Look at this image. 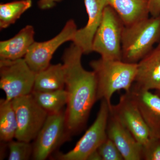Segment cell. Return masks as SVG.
I'll return each mask as SVG.
<instances>
[{
	"mask_svg": "<svg viewBox=\"0 0 160 160\" xmlns=\"http://www.w3.org/2000/svg\"><path fill=\"white\" fill-rule=\"evenodd\" d=\"M66 112L49 113L33 145L32 158L46 159L62 142L66 135Z\"/></svg>",
	"mask_w": 160,
	"mask_h": 160,
	"instance_id": "cell-9",
	"label": "cell"
},
{
	"mask_svg": "<svg viewBox=\"0 0 160 160\" xmlns=\"http://www.w3.org/2000/svg\"><path fill=\"white\" fill-rule=\"evenodd\" d=\"M129 93L152 136L160 138V96L150 90L138 89L132 86Z\"/></svg>",
	"mask_w": 160,
	"mask_h": 160,
	"instance_id": "cell-13",
	"label": "cell"
},
{
	"mask_svg": "<svg viewBox=\"0 0 160 160\" xmlns=\"http://www.w3.org/2000/svg\"><path fill=\"white\" fill-rule=\"evenodd\" d=\"M32 6V0H16L0 4V29L14 24Z\"/></svg>",
	"mask_w": 160,
	"mask_h": 160,
	"instance_id": "cell-20",
	"label": "cell"
},
{
	"mask_svg": "<svg viewBox=\"0 0 160 160\" xmlns=\"http://www.w3.org/2000/svg\"><path fill=\"white\" fill-rule=\"evenodd\" d=\"M143 160H160V138L153 137L143 146Z\"/></svg>",
	"mask_w": 160,
	"mask_h": 160,
	"instance_id": "cell-23",
	"label": "cell"
},
{
	"mask_svg": "<svg viewBox=\"0 0 160 160\" xmlns=\"http://www.w3.org/2000/svg\"><path fill=\"white\" fill-rule=\"evenodd\" d=\"M63 0H39L38 6L40 9L46 10L51 9L56 5L58 3L62 2Z\"/></svg>",
	"mask_w": 160,
	"mask_h": 160,
	"instance_id": "cell-25",
	"label": "cell"
},
{
	"mask_svg": "<svg viewBox=\"0 0 160 160\" xmlns=\"http://www.w3.org/2000/svg\"><path fill=\"white\" fill-rule=\"evenodd\" d=\"M156 93L160 96V86L158 87L157 89H156Z\"/></svg>",
	"mask_w": 160,
	"mask_h": 160,
	"instance_id": "cell-27",
	"label": "cell"
},
{
	"mask_svg": "<svg viewBox=\"0 0 160 160\" xmlns=\"http://www.w3.org/2000/svg\"><path fill=\"white\" fill-rule=\"evenodd\" d=\"M87 160H103L98 150L92 152L87 158Z\"/></svg>",
	"mask_w": 160,
	"mask_h": 160,
	"instance_id": "cell-26",
	"label": "cell"
},
{
	"mask_svg": "<svg viewBox=\"0 0 160 160\" xmlns=\"http://www.w3.org/2000/svg\"><path fill=\"white\" fill-rule=\"evenodd\" d=\"M158 46H160V42L158 43Z\"/></svg>",
	"mask_w": 160,
	"mask_h": 160,
	"instance_id": "cell-28",
	"label": "cell"
},
{
	"mask_svg": "<svg viewBox=\"0 0 160 160\" xmlns=\"http://www.w3.org/2000/svg\"><path fill=\"white\" fill-rule=\"evenodd\" d=\"M18 129L16 115L12 101H0V139L9 142L15 138Z\"/></svg>",
	"mask_w": 160,
	"mask_h": 160,
	"instance_id": "cell-18",
	"label": "cell"
},
{
	"mask_svg": "<svg viewBox=\"0 0 160 160\" xmlns=\"http://www.w3.org/2000/svg\"><path fill=\"white\" fill-rule=\"evenodd\" d=\"M84 3L88 22L84 27L78 29L72 42L82 49L83 54H89L92 52L93 38L108 2V0H84Z\"/></svg>",
	"mask_w": 160,
	"mask_h": 160,
	"instance_id": "cell-11",
	"label": "cell"
},
{
	"mask_svg": "<svg viewBox=\"0 0 160 160\" xmlns=\"http://www.w3.org/2000/svg\"><path fill=\"white\" fill-rule=\"evenodd\" d=\"M103 160H123L122 156L114 143L109 138L98 149Z\"/></svg>",
	"mask_w": 160,
	"mask_h": 160,
	"instance_id": "cell-22",
	"label": "cell"
},
{
	"mask_svg": "<svg viewBox=\"0 0 160 160\" xmlns=\"http://www.w3.org/2000/svg\"><path fill=\"white\" fill-rule=\"evenodd\" d=\"M31 93L37 102L48 113L62 111L68 102V93L64 89L46 92L32 91Z\"/></svg>",
	"mask_w": 160,
	"mask_h": 160,
	"instance_id": "cell-19",
	"label": "cell"
},
{
	"mask_svg": "<svg viewBox=\"0 0 160 160\" xmlns=\"http://www.w3.org/2000/svg\"><path fill=\"white\" fill-rule=\"evenodd\" d=\"M35 30L27 25L13 37L0 42V60H14L24 58L35 41Z\"/></svg>",
	"mask_w": 160,
	"mask_h": 160,
	"instance_id": "cell-15",
	"label": "cell"
},
{
	"mask_svg": "<svg viewBox=\"0 0 160 160\" xmlns=\"http://www.w3.org/2000/svg\"><path fill=\"white\" fill-rule=\"evenodd\" d=\"M107 133L114 143L124 160H143V146L117 118L110 113Z\"/></svg>",
	"mask_w": 160,
	"mask_h": 160,
	"instance_id": "cell-12",
	"label": "cell"
},
{
	"mask_svg": "<svg viewBox=\"0 0 160 160\" xmlns=\"http://www.w3.org/2000/svg\"><path fill=\"white\" fill-rule=\"evenodd\" d=\"M149 0H108L125 26L149 17Z\"/></svg>",
	"mask_w": 160,
	"mask_h": 160,
	"instance_id": "cell-16",
	"label": "cell"
},
{
	"mask_svg": "<svg viewBox=\"0 0 160 160\" xmlns=\"http://www.w3.org/2000/svg\"><path fill=\"white\" fill-rule=\"evenodd\" d=\"M83 54L82 49L72 43L62 56L68 93L66 125L71 133H77L85 127L92 106L98 101L95 74L83 68Z\"/></svg>",
	"mask_w": 160,
	"mask_h": 160,
	"instance_id": "cell-1",
	"label": "cell"
},
{
	"mask_svg": "<svg viewBox=\"0 0 160 160\" xmlns=\"http://www.w3.org/2000/svg\"><path fill=\"white\" fill-rule=\"evenodd\" d=\"M125 25L117 13L108 5L92 42V52L104 59L122 60V38Z\"/></svg>",
	"mask_w": 160,
	"mask_h": 160,
	"instance_id": "cell-4",
	"label": "cell"
},
{
	"mask_svg": "<svg viewBox=\"0 0 160 160\" xmlns=\"http://www.w3.org/2000/svg\"><path fill=\"white\" fill-rule=\"evenodd\" d=\"M160 42V15L125 26L122 38V61L137 64Z\"/></svg>",
	"mask_w": 160,
	"mask_h": 160,
	"instance_id": "cell-3",
	"label": "cell"
},
{
	"mask_svg": "<svg viewBox=\"0 0 160 160\" xmlns=\"http://www.w3.org/2000/svg\"><path fill=\"white\" fill-rule=\"evenodd\" d=\"M97 82V99L105 100L111 106L112 97L115 92L124 90L129 92L133 86L137 63L122 60H106L100 58L90 62Z\"/></svg>",
	"mask_w": 160,
	"mask_h": 160,
	"instance_id": "cell-2",
	"label": "cell"
},
{
	"mask_svg": "<svg viewBox=\"0 0 160 160\" xmlns=\"http://www.w3.org/2000/svg\"><path fill=\"white\" fill-rule=\"evenodd\" d=\"M66 72L63 64L50 65L36 73L33 91L46 92L64 89Z\"/></svg>",
	"mask_w": 160,
	"mask_h": 160,
	"instance_id": "cell-17",
	"label": "cell"
},
{
	"mask_svg": "<svg viewBox=\"0 0 160 160\" xmlns=\"http://www.w3.org/2000/svg\"><path fill=\"white\" fill-rule=\"evenodd\" d=\"M149 13L152 17L160 15V0H149Z\"/></svg>",
	"mask_w": 160,
	"mask_h": 160,
	"instance_id": "cell-24",
	"label": "cell"
},
{
	"mask_svg": "<svg viewBox=\"0 0 160 160\" xmlns=\"http://www.w3.org/2000/svg\"><path fill=\"white\" fill-rule=\"evenodd\" d=\"M160 86V46L152 49L137 63V71L132 87L156 90Z\"/></svg>",
	"mask_w": 160,
	"mask_h": 160,
	"instance_id": "cell-14",
	"label": "cell"
},
{
	"mask_svg": "<svg viewBox=\"0 0 160 160\" xmlns=\"http://www.w3.org/2000/svg\"><path fill=\"white\" fill-rule=\"evenodd\" d=\"M110 113L117 118L143 146L153 137L129 92H125L120 97L117 104L112 105Z\"/></svg>",
	"mask_w": 160,
	"mask_h": 160,
	"instance_id": "cell-10",
	"label": "cell"
},
{
	"mask_svg": "<svg viewBox=\"0 0 160 160\" xmlns=\"http://www.w3.org/2000/svg\"><path fill=\"white\" fill-rule=\"evenodd\" d=\"M12 102L18 122L15 138L27 142L35 140L49 113L38 105L32 93L14 99Z\"/></svg>",
	"mask_w": 160,
	"mask_h": 160,
	"instance_id": "cell-7",
	"label": "cell"
},
{
	"mask_svg": "<svg viewBox=\"0 0 160 160\" xmlns=\"http://www.w3.org/2000/svg\"><path fill=\"white\" fill-rule=\"evenodd\" d=\"M78 29L74 20L70 19L59 33L51 39L35 42L24 57L30 69L37 73L48 67L55 52L64 43L72 42Z\"/></svg>",
	"mask_w": 160,
	"mask_h": 160,
	"instance_id": "cell-8",
	"label": "cell"
},
{
	"mask_svg": "<svg viewBox=\"0 0 160 160\" xmlns=\"http://www.w3.org/2000/svg\"><path fill=\"white\" fill-rule=\"evenodd\" d=\"M35 76L24 58L0 60V88L5 92L7 101L31 94Z\"/></svg>",
	"mask_w": 160,
	"mask_h": 160,
	"instance_id": "cell-5",
	"label": "cell"
},
{
	"mask_svg": "<svg viewBox=\"0 0 160 160\" xmlns=\"http://www.w3.org/2000/svg\"><path fill=\"white\" fill-rule=\"evenodd\" d=\"M9 160H28L32 157L33 145L30 142L13 140L8 142Z\"/></svg>",
	"mask_w": 160,
	"mask_h": 160,
	"instance_id": "cell-21",
	"label": "cell"
},
{
	"mask_svg": "<svg viewBox=\"0 0 160 160\" xmlns=\"http://www.w3.org/2000/svg\"><path fill=\"white\" fill-rule=\"evenodd\" d=\"M111 106L105 100H102L97 116L89 129L74 148L66 153H58V159L87 160L92 152L98 150L108 138L107 125Z\"/></svg>",
	"mask_w": 160,
	"mask_h": 160,
	"instance_id": "cell-6",
	"label": "cell"
}]
</instances>
